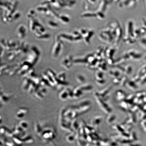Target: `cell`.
<instances>
[{"mask_svg": "<svg viewBox=\"0 0 146 146\" xmlns=\"http://www.w3.org/2000/svg\"><path fill=\"white\" fill-rule=\"evenodd\" d=\"M97 15H98V16H99V17H100L101 18H104V14H102V13L100 12L98 13L97 16Z\"/></svg>", "mask_w": 146, "mask_h": 146, "instance_id": "12", "label": "cell"}, {"mask_svg": "<svg viewBox=\"0 0 146 146\" xmlns=\"http://www.w3.org/2000/svg\"><path fill=\"white\" fill-rule=\"evenodd\" d=\"M101 119L102 118H101L100 117H96L93 120V125L95 126L98 125L100 123Z\"/></svg>", "mask_w": 146, "mask_h": 146, "instance_id": "6", "label": "cell"}, {"mask_svg": "<svg viewBox=\"0 0 146 146\" xmlns=\"http://www.w3.org/2000/svg\"><path fill=\"white\" fill-rule=\"evenodd\" d=\"M114 116L113 115H110L108 117L107 119V122L109 123H112L113 121L114 120Z\"/></svg>", "mask_w": 146, "mask_h": 146, "instance_id": "7", "label": "cell"}, {"mask_svg": "<svg viewBox=\"0 0 146 146\" xmlns=\"http://www.w3.org/2000/svg\"><path fill=\"white\" fill-rule=\"evenodd\" d=\"M143 25H144V26H145V27H146V21H143Z\"/></svg>", "mask_w": 146, "mask_h": 146, "instance_id": "13", "label": "cell"}, {"mask_svg": "<svg viewBox=\"0 0 146 146\" xmlns=\"http://www.w3.org/2000/svg\"><path fill=\"white\" fill-rule=\"evenodd\" d=\"M142 53L135 49H130L128 51L123 58L125 60L138 61L142 58Z\"/></svg>", "mask_w": 146, "mask_h": 146, "instance_id": "1", "label": "cell"}, {"mask_svg": "<svg viewBox=\"0 0 146 146\" xmlns=\"http://www.w3.org/2000/svg\"><path fill=\"white\" fill-rule=\"evenodd\" d=\"M60 19L62 21H63L64 22H65V23H68L69 21V18L66 16H61Z\"/></svg>", "mask_w": 146, "mask_h": 146, "instance_id": "8", "label": "cell"}, {"mask_svg": "<svg viewBox=\"0 0 146 146\" xmlns=\"http://www.w3.org/2000/svg\"><path fill=\"white\" fill-rule=\"evenodd\" d=\"M50 25L51 26H53V27H57L58 24H57L53 22L52 21H50L49 23Z\"/></svg>", "mask_w": 146, "mask_h": 146, "instance_id": "11", "label": "cell"}, {"mask_svg": "<svg viewBox=\"0 0 146 146\" xmlns=\"http://www.w3.org/2000/svg\"><path fill=\"white\" fill-rule=\"evenodd\" d=\"M77 80L80 83H83L85 81V78L82 75H79L77 78Z\"/></svg>", "mask_w": 146, "mask_h": 146, "instance_id": "9", "label": "cell"}, {"mask_svg": "<svg viewBox=\"0 0 146 146\" xmlns=\"http://www.w3.org/2000/svg\"><path fill=\"white\" fill-rule=\"evenodd\" d=\"M60 43L58 42L57 44L56 45V47H55V49H54V52H53L54 53V55L56 56L57 55L58 53H59V51H60L61 49V44Z\"/></svg>", "mask_w": 146, "mask_h": 146, "instance_id": "4", "label": "cell"}, {"mask_svg": "<svg viewBox=\"0 0 146 146\" xmlns=\"http://www.w3.org/2000/svg\"><path fill=\"white\" fill-rule=\"evenodd\" d=\"M95 97L97 102H98V104L100 106L101 108H102L103 110L107 113H110L111 112V109L108 106L107 104L102 101V100L100 98V99L97 95Z\"/></svg>", "mask_w": 146, "mask_h": 146, "instance_id": "2", "label": "cell"}, {"mask_svg": "<svg viewBox=\"0 0 146 146\" xmlns=\"http://www.w3.org/2000/svg\"><path fill=\"white\" fill-rule=\"evenodd\" d=\"M82 91L83 90L84 91H90L92 90V87L90 85H84L80 88Z\"/></svg>", "mask_w": 146, "mask_h": 146, "instance_id": "5", "label": "cell"}, {"mask_svg": "<svg viewBox=\"0 0 146 146\" xmlns=\"http://www.w3.org/2000/svg\"><path fill=\"white\" fill-rule=\"evenodd\" d=\"M82 16L84 17H92L97 16V15L94 14L87 13L83 14Z\"/></svg>", "mask_w": 146, "mask_h": 146, "instance_id": "10", "label": "cell"}, {"mask_svg": "<svg viewBox=\"0 0 146 146\" xmlns=\"http://www.w3.org/2000/svg\"><path fill=\"white\" fill-rule=\"evenodd\" d=\"M73 93V97L75 98H78L83 95V92L80 88H77L74 90Z\"/></svg>", "mask_w": 146, "mask_h": 146, "instance_id": "3", "label": "cell"}, {"mask_svg": "<svg viewBox=\"0 0 146 146\" xmlns=\"http://www.w3.org/2000/svg\"><path fill=\"white\" fill-rule=\"evenodd\" d=\"M145 6L146 9V1H145Z\"/></svg>", "mask_w": 146, "mask_h": 146, "instance_id": "14", "label": "cell"}]
</instances>
